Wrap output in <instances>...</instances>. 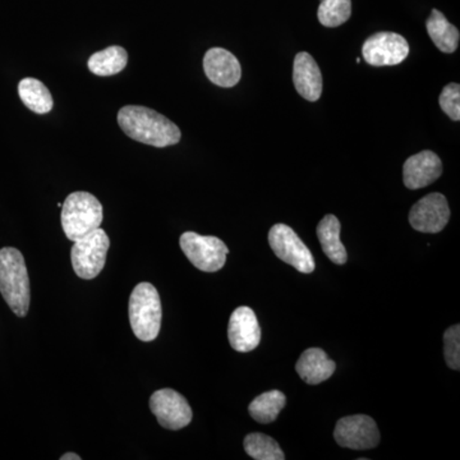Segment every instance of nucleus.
I'll list each match as a JSON object with an SVG mask.
<instances>
[{
  "label": "nucleus",
  "mask_w": 460,
  "mask_h": 460,
  "mask_svg": "<svg viewBox=\"0 0 460 460\" xmlns=\"http://www.w3.org/2000/svg\"><path fill=\"white\" fill-rule=\"evenodd\" d=\"M118 124L132 140L154 147L178 144L181 133L177 124L153 109L127 105L118 111Z\"/></svg>",
  "instance_id": "nucleus-1"
},
{
  "label": "nucleus",
  "mask_w": 460,
  "mask_h": 460,
  "mask_svg": "<svg viewBox=\"0 0 460 460\" xmlns=\"http://www.w3.org/2000/svg\"><path fill=\"white\" fill-rule=\"evenodd\" d=\"M0 293L18 317L29 313L31 290L25 259L16 248L0 250Z\"/></svg>",
  "instance_id": "nucleus-2"
},
{
  "label": "nucleus",
  "mask_w": 460,
  "mask_h": 460,
  "mask_svg": "<svg viewBox=\"0 0 460 460\" xmlns=\"http://www.w3.org/2000/svg\"><path fill=\"white\" fill-rule=\"evenodd\" d=\"M133 334L142 341H155L162 326V301L156 288L140 283L133 289L128 305Z\"/></svg>",
  "instance_id": "nucleus-3"
},
{
  "label": "nucleus",
  "mask_w": 460,
  "mask_h": 460,
  "mask_svg": "<svg viewBox=\"0 0 460 460\" xmlns=\"http://www.w3.org/2000/svg\"><path fill=\"white\" fill-rule=\"evenodd\" d=\"M102 206L89 192H74L62 205V226L69 241L75 242L100 228Z\"/></svg>",
  "instance_id": "nucleus-4"
},
{
  "label": "nucleus",
  "mask_w": 460,
  "mask_h": 460,
  "mask_svg": "<svg viewBox=\"0 0 460 460\" xmlns=\"http://www.w3.org/2000/svg\"><path fill=\"white\" fill-rule=\"evenodd\" d=\"M71 251L72 266L77 277L91 280L104 269L111 241L105 230L98 228L74 242Z\"/></svg>",
  "instance_id": "nucleus-5"
},
{
  "label": "nucleus",
  "mask_w": 460,
  "mask_h": 460,
  "mask_svg": "<svg viewBox=\"0 0 460 460\" xmlns=\"http://www.w3.org/2000/svg\"><path fill=\"white\" fill-rule=\"evenodd\" d=\"M180 244L184 255L199 270L217 272L226 265L229 250L222 239L186 232L181 235Z\"/></svg>",
  "instance_id": "nucleus-6"
},
{
  "label": "nucleus",
  "mask_w": 460,
  "mask_h": 460,
  "mask_svg": "<svg viewBox=\"0 0 460 460\" xmlns=\"http://www.w3.org/2000/svg\"><path fill=\"white\" fill-rule=\"evenodd\" d=\"M269 244L281 261L293 266L296 270L311 274L314 271L313 253L295 230L286 224H275L269 232Z\"/></svg>",
  "instance_id": "nucleus-7"
},
{
  "label": "nucleus",
  "mask_w": 460,
  "mask_h": 460,
  "mask_svg": "<svg viewBox=\"0 0 460 460\" xmlns=\"http://www.w3.org/2000/svg\"><path fill=\"white\" fill-rule=\"evenodd\" d=\"M410 45L395 32H377L370 36L362 47L363 59L370 66H398L407 59Z\"/></svg>",
  "instance_id": "nucleus-8"
},
{
  "label": "nucleus",
  "mask_w": 460,
  "mask_h": 460,
  "mask_svg": "<svg viewBox=\"0 0 460 460\" xmlns=\"http://www.w3.org/2000/svg\"><path fill=\"white\" fill-rule=\"evenodd\" d=\"M150 410L160 425L172 431L187 428L192 420L189 402L175 390L162 389L154 393L150 398Z\"/></svg>",
  "instance_id": "nucleus-9"
},
{
  "label": "nucleus",
  "mask_w": 460,
  "mask_h": 460,
  "mask_svg": "<svg viewBox=\"0 0 460 460\" xmlns=\"http://www.w3.org/2000/svg\"><path fill=\"white\" fill-rule=\"evenodd\" d=\"M334 438L341 447L367 450L374 449L380 443V431L371 417L357 414L338 420Z\"/></svg>",
  "instance_id": "nucleus-10"
},
{
  "label": "nucleus",
  "mask_w": 460,
  "mask_h": 460,
  "mask_svg": "<svg viewBox=\"0 0 460 460\" xmlns=\"http://www.w3.org/2000/svg\"><path fill=\"white\" fill-rule=\"evenodd\" d=\"M449 219V204L441 193H429L411 208L410 223L417 232L429 234L440 233Z\"/></svg>",
  "instance_id": "nucleus-11"
},
{
  "label": "nucleus",
  "mask_w": 460,
  "mask_h": 460,
  "mask_svg": "<svg viewBox=\"0 0 460 460\" xmlns=\"http://www.w3.org/2000/svg\"><path fill=\"white\" fill-rule=\"evenodd\" d=\"M228 339L233 349L247 353L256 349L261 341V329L252 308L242 305L229 319Z\"/></svg>",
  "instance_id": "nucleus-12"
},
{
  "label": "nucleus",
  "mask_w": 460,
  "mask_h": 460,
  "mask_svg": "<svg viewBox=\"0 0 460 460\" xmlns=\"http://www.w3.org/2000/svg\"><path fill=\"white\" fill-rule=\"evenodd\" d=\"M443 174V163L432 151L425 150L411 156L402 165V181L410 190H420L434 183Z\"/></svg>",
  "instance_id": "nucleus-13"
},
{
  "label": "nucleus",
  "mask_w": 460,
  "mask_h": 460,
  "mask_svg": "<svg viewBox=\"0 0 460 460\" xmlns=\"http://www.w3.org/2000/svg\"><path fill=\"white\" fill-rule=\"evenodd\" d=\"M204 71L211 83L226 89L234 87L242 77L241 63L223 48L208 50L204 57Z\"/></svg>",
  "instance_id": "nucleus-14"
},
{
  "label": "nucleus",
  "mask_w": 460,
  "mask_h": 460,
  "mask_svg": "<svg viewBox=\"0 0 460 460\" xmlns=\"http://www.w3.org/2000/svg\"><path fill=\"white\" fill-rule=\"evenodd\" d=\"M293 83L302 98L317 102L323 93V75L316 60L310 54L302 51L295 58Z\"/></svg>",
  "instance_id": "nucleus-15"
},
{
  "label": "nucleus",
  "mask_w": 460,
  "mask_h": 460,
  "mask_svg": "<svg viewBox=\"0 0 460 460\" xmlns=\"http://www.w3.org/2000/svg\"><path fill=\"white\" fill-rule=\"evenodd\" d=\"M335 362L320 348H310L299 357L296 365V374L310 385H319L329 380L335 372Z\"/></svg>",
  "instance_id": "nucleus-16"
},
{
  "label": "nucleus",
  "mask_w": 460,
  "mask_h": 460,
  "mask_svg": "<svg viewBox=\"0 0 460 460\" xmlns=\"http://www.w3.org/2000/svg\"><path fill=\"white\" fill-rule=\"evenodd\" d=\"M341 222L335 215H326L317 226V237L325 255L337 265H344L348 255L341 241Z\"/></svg>",
  "instance_id": "nucleus-17"
},
{
  "label": "nucleus",
  "mask_w": 460,
  "mask_h": 460,
  "mask_svg": "<svg viewBox=\"0 0 460 460\" xmlns=\"http://www.w3.org/2000/svg\"><path fill=\"white\" fill-rule=\"evenodd\" d=\"M428 32L438 50L452 54L458 49L460 33L456 26L452 25L438 9L431 12L429 17Z\"/></svg>",
  "instance_id": "nucleus-18"
},
{
  "label": "nucleus",
  "mask_w": 460,
  "mask_h": 460,
  "mask_svg": "<svg viewBox=\"0 0 460 460\" xmlns=\"http://www.w3.org/2000/svg\"><path fill=\"white\" fill-rule=\"evenodd\" d=\"M18 95L33 113L47 114L53 109V96L49 89L36 78H23L18 84Z\"/></svg>",
  "instance_id": "nucleus-19"
},
{
  "label": "nucleus",
  "mask_w": 460,
  "mask_h": 460,
  "mask_svg": "<svg viewBox=\"0 0 460 460\" xmlns=\"http://www.w3.org/2000/svg\"><path fill=\"white\" fill-rule=\"evenodd\" d=\"M128 62V53L122 47H109L90 57L87 66L91 74L108 77L122 72Z\"/></svg>",
  "instance_id": "nucleus-20"
},
{
  "label": "nucleus",
  "mask_w": 460,
  "mask_h": 460,
  "mask_svg": "<svg viewBox=\"0 0 460 460\" xmlns=\"http://www.w3.org/2000/svg\"><path fill=\"white\" fill-rule=\"evenodd\" d=\"M287 398L279 390L263 393L251 402L248 411L251 417L260 423H271L278 419L281 410L286 407Z\"/></svg>",
  "instance_id": "nucleus-21"
},
{
  "label": "nucleus",
  "mask_w": 460,
  "mask_h": 460,
  "mask_svg": "<svg viewBox=\"0 0 460 460\" xmlns=\"http://www.w3.org/2000/svg\"><path fill=\"white\" fill-rule=\"evenodd\" d=\"M244 450L251 458L256 460H284L283 450L279 444L270 438V436L259 434H250L244 438Z\"/></svg>",
  "instance_id": "nucleus-22"
},
{
  "label": "nucleus",
  "mask_w": 460,
  "mask_h": 460,
  "mask_svg": "<svg viewBox=\"0 0 460 460\" xmlns=\"http://www.w3.org/2000/svg\"><path fill=\"white\" fill-rule=\"evenodd\" d=\"M352 14V0H323L317 17L321 25L338 27L349 20Z\"/></svg>",
  "instance_id": "nucleus-23"
},
{
  "label": "nucleus",
  "mask_w": 460,
  "mask_h": 460,
  "mask_svg": "<svg viewBox=\"0 0 460 460\" xmlns=\"http://www.w3.org/2000/svg\"><path fill=\"white\" fill-rule=\"evenodd\" d=\"M444 357L452 370H460V326L454 325L444 332Z\"/></svg>",
  "instance_id": "nucleus-24"
},
{
  "label": "nucleus",
  "mask_w": 460,
  "mask_h": 460,
  "mask_svg": "<svg viewBox=\"0 0 460 460\" xmlns=\"http://www.w3.org/2000/svg\"><path fill=\"white\" fill-rule=\"evenodd\" d=\"M440 107L445 114L449 115L450 119L458 122L460 119V86L459 84H449L441 91Z\"/></svg>",
  "instance_id": "nucleus-25"
},
{
  "label": "nucleus",
  "mask_w": 460,
  "mask_h": 460,
  "mask_svg": "<svg viewBox=\"0 0 460 460\" xmlns=\"http://www.w3.org/2000/svg\"><path fill=\"white\" fill-rule=\"evenodd\" d=\"M62 460H80L81 456H78L77 454L74 453H66L65 456H62Z\"/></svg>",
  "instance_id": "nucleus-26"
}]
</instances>
